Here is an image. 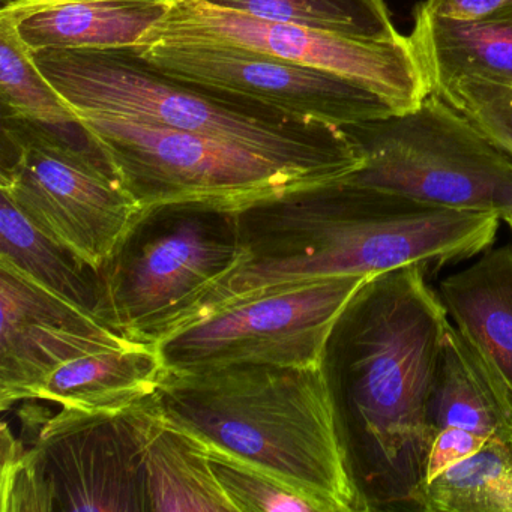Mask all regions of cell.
<instances>
[{"mask_svg": "<svg viewBox=\"0 0 512 512\" xmlns=\"http://www.w3.org/2000/svg\"><path fill=\"white\" fill-rule=\"evenodd\" d=\"M421 266L368 278L338 317L322 368L364 512L413 511L427 481L430 398L451 325Z\"/></svg>", "mask_w": 512, "mask_h": 512, "instance_id": "obj_1", "label": "cell"}, {"mask_svg": "<svg viewBox=\"0 0 512 512\" xmlns=\"http://www.w3.org/2000/svg\"><path fill=\"white\" fill-rule=\"evenodd\" d=\"M500 221L349 178L266 200L239 212L244 259L196 320L238 299L305 281L374 277L409 265L430 277L490 250Z\"/></svg>", "mask_w": 512, "mask_h": 512, "instance_id": "obj_2", "label": "cell"}, {"mask_svg": "<svg viewBox=\"0 0 512 512\" xmlns=\"http://www.w3.org/2000/svg\"><path fill=\"white\" fill-rule=\"evenodd\" d=\"M164 415L292 485L323 512H364L322 364H233L164 373Z\"/></svg>", "mask_w": 512, "mask_h": 512, "instance_id": "obj_3", "label": "cell"}, {"mask_svg": "<svg viewBox=\"0 0 512 512\" xmlns=\"http://www.w3.org/2000/svg\"><path fill=\"white\" fill-rule=\"evenodd\" d=\"M32 58L73 109L235 143L299 170L317 184L347 178L364 164L344 128L167 76L134 47L46 50Z\"/></svg>", "mask_w": 512, "mask_h": 512, "instance_id": "obj_4", "label": "cell"}, {"mask_svg": "<svg viewBox=\"0 0 512 512\" xmlns=\"http://www.w3.org/2000/svg\"><path fill=\"white\" fill-rule=\"evenodd\" d=\"M242 259L238 211L205 203L142 209L101 266L97 316L155 346L193 323Z\"/></svg>", "mask_w": 512, "mask_h": 512, "instance_id": "obj_5", "label": "cell"}, {"mask_svg": "<svg viewBox=\"0 0 512 512\" xmlns=\"http://www.w3.org/2000/svg\"><path fill=\"white\" fill-rule=\"evenodd\" d=\"M344 130L364 158L352 181L502 221L512 214V155L434 92L409 112Z\"/></svg>", "mask_w": 512, "mask_h": 512, "instance_id": "obj_6", "label": "cell"}, {"mask_svg": "<svg viewBox=\"0 0 512 512\" xmlns=\"http://www.w3.org/2000/svg\"><path fill=\"white\" fill-rule=\"evenodd\" d=\"M73 110L140 209L205 203L241 212L322 185L235 143L113 113Z\"/></svg>", "mask_w": 512, "mask_h": 512, "instance_id": "obj_7", "label": "cell"}, {"mask_svg": "<svg viewBox=\"0 0 512 512\" xmlns=\"http://www.w3.org/2000/svg\"><path fill=\"white\" fill-rule=\"evenodd\" d=\"M0 193L100 271L140 206L89 136L2 112Z\"/></svg>", "mask_w": 512, "mask_h": 512, "instance_id": "obj_8", "label": "cell"}, {"mask_svg": "<svg viewBox=\"0 0 512 512\" xmlns=\"http://www.w3.org/2000/svg\"><path fill=\"white\" fill-rule=\"evenodd\" d=\"M368 275L305 281L238 299L155 344L164 373L233 364H322L332 328Z\"/></svg>", "mask_w": 512, "mask_h": 512, "instance_id": "obj_9", "label": "cell"}, {"mask_svg": "<svg viewBox=\"0 0 512 512\" xmlns=\"http://www.w3.org/2000/svg\"><path fill=\"white\" fill-rule=\"evenodd\" d=\"M209 41L256 50L361 83L409 112L431 94L409 37L364 40L293 23L260 19L208 0H173L140 44Z\"/></svg>", "mask_w": 512, "mask_h": 512, "instance_id": "obj_10", "label": "cell"}, {"mask_svg": "<svg viewBox=\"0 0 512 512\" xmlns=\"http://www.w3.org/2000/svg\"><path fill=\"white\" fill-rule=\"evenodd\" d=\"M134 49L167 76L341 128L400 113L394 104L355 80L244 47L166 41Z\"/></svg>", "mask_w": 512, "mask_h": 512, "instance_id": "obj_11", "label": "cell"}, {"mask_svg": "<svg viewBox=\"0 0 512 512\" xmlns=\"http://www.w3.org/2000/svg\"><path fill=\"white\" fill-rule=\"evenodd\" d=\"M157 394L122 410L62 407L35 437L56 511L149 512L145 443Z\"/></svg>", "mask_w": 512, "mask_h": 512, "instance_id": "obj_12", "label": "cell"}, {"mask_svg": "<svg viewBox=\"0 0 512 512\" xmlns=\"http://www.w3.org/2000/svg\"><path fill=\"white\" fill-rule=\"evenodd\" d=\"M137 341L0 262V407L32 400L62 365Z\"/></svg>", "mask_w": 512, "mask_h": 512, "instance_id": "obj_13", "label": "cell"}, {"mask_svg": "<svg viewBox=\"0 0 512 512\" xmlns=\"http://www.w3.org/2000/svg\"><path fill=\"white\" fill-rule=\"evenodd\" d=\"M409 41L431 92L463 77L512 86V7L455 20L419 4Z\"/></svg>", "mask_w": 512, "mask_h": 512, "instance_id": "obj_14", "label": "cell"}, {"mask_svg": "<svg viewBox=\"0 0 512 512\" xmlns=\"http://www.w3.org/2000/svg\"><path fill=\"white\" fill-rule=\"evenodd\" d=\"M433 433L466 431L485 442L512 433V395L493 365L449 325L430 398Z\"/></svg>", "mask_w": 512, "mask_h": 512, "instance_id": "obj_15", "label": "cell"}, {"mask_svg": "<svg viewBox=\"0 0 512 512\" xmlns=\"http://www.w3.org/2000/svg\"><path fill=\"white\" fill-rule=\"evenodd\" d=\"M169 4L146 0H76L29 11L10 20L31 55L46 50L136 47Z\"/></svg>", "mask_w": 512, "mask_h": 512, "instance_id": "obj_16", "label": "cell"}, {"mask_svg": "<svg viewBox=\"0 0 512 512\" xmlns=\"http://www.w3.org/2000/svg\"><path fill=\"white\" fill-rule=\"evenodd\" d=\"M452 325L493 365L512 395V245L440 281Z\"/></svg>", "mask_w": 512, "mask_h": 512, "instance_id": "obj_17", "label": "cell"}, {"mask_svg": "<svg viewBox=\"0 0 512 512\" xmlns=\"http://www.w3.org/2000/svg\"><path fill=\"white\" fill-rule=\"evenodd\" d=\"M163 362L151 344L80 356L56 370L32 400L85 410H122L157 394Z\"/></svg>", "mask_w": 512, "mask_h": 512, "instance_id": "obj_18", "label": "cell"}, {"mask_svg": "<svg viewBox=\"0 0 512 512\" xmlns=\"http://www.w3.org/2000/svg\"><path fill=\"white\" fill-rule=\"evenodd\" d=\"M149 512H236L202 437L170 421L160 404L145 443Z\"/></svg>", "mask_w": 512, "mask_h": 512, "instance_id": "obj_19", "label": "cell"}, {"mask_svg": "<svg viewBox=\"0 0 512 512\" xmlns=\"http://www.w3.org/2000/svg\"><path fill=\"white\" fill-rule=\"evenodd\" d=\"M0 262L10 263L50 292L97 316L100 271L35 226L0 193Z\"/></svg>", "mask_w": 512, "mask_h": 512, "instance_id": "obj_20", "label": "cell"}, {"mask_svg": "<svg viewBox=\"0 0 512 512\" xmlns=\"http://www.w3.org/2000/svg\"><path fill=\"white\" fill-rule=\"evenodd\" d=\"M413 511L512 512V433L425 481Z\"/></svg>", "mask_w": 512, "mask_h": 512, "instance_id": "obj_21", "label": "cell"}, {"mask_svg": "<svg viewBox=\"0 0 512 512\" xmlns=\"http://www.w3.org/2000/svg\"><path fill=\"white\" fill-rule=\"evenodd\" d=\"M218 7L364 40H394L400 32L383 0H208Z\"/></svg>", "mask_w": 512, "mask_h": 512, "instance_id": "obj_22", "label": "cell"}, {"mask_svg": "<svg viewBox=\"0 0 512 512\" xmlns=\"http://www.w3.org/2000/svg\"><path fill=\"white\" fill-rule=\"evenodd\" d=\"M0 104L2 112L62 133H85L73 107L44 77L7 19H0Z\"/></svg>", "mask_w": 512, "mask_h": 512, "instance_id": "obj_23", "label": "cell"}, {"mask_svg": "<svg viewBox=\"0 0 512 512\" xmlns=\"http://www.w3.org/2000/svg\"><path fill=\"white\" fill-rule=\"evenodd\" d=\"M212 470L236 512H323L310 497L269 470L206 442Z\"/></svg>", "mask_w": 512, "mask_h": 512, "instance_id": "obj_24", "label": "cell"}, {"mask_svg": "<svg viewBox=\"0 0 512 512\" xmlns=\"http://www.w3.org/2000/svg\"><path fill=\"white\" fill-rule=\"evenodd\" d=\"M433 92L512 155V86L463 77Z\"/></svg>", "mask_w": 512, "mask_h": 512, "instance_id": "obj_25", "label": "cell"}, {"mask_svg": "<svg viewBox=\"0 0 512 512\" xmlns=\"http://www.w3.org/2000/svg\"><path fill=\"white\" fill-rule=\"evenodd\" d=\"M2 512L56 511L55 497L34 443L25 448L2 428Z\"/></svg>", "mask_w": 512, "mask_h": 512, "instance_id": "obj_26", "label": "cell"}, {"mask_svg": "<svg viewBox=\"0 0 512 512\" xmlns=\"http://www.w3.org/2000/svg\"><path fill=\"white\" fill-rule=\"evenodd\" d=\"M421 5L434 16L473 20L512 7V0H424Z\"/></svg>", "mask_w": 512, "mask_h": 512, "instance_id": "obj_27", "label": "cell"}, {"mask_svg": "<svg viewBox=\"0 0 512 512\" xmlns=\"http://www.w3.org/2000/svg\"><path fill=\"white\" fill-rule=\"evenodd\" d=\"M76 2V0H0V17H17L29 11L40 10L50 5ZM146 2H161L172 4L173 0H146Z\"/></svg>", "mask_w": 512, "mask_h": 512, "instance_id": "obj_28", "label": "cell"}, {"mask_svg": "<svg viewBox=\"0 0 512 512\" xmlns=\"http://www.w3.org/2000/svg\"><path fill=\"white\" fill-rule=\"evenodd\" d=\"M503 221H505V223L508 224L509 229H511V233H512V214L508 215V217H506L505 220H503Z\"/></svg>", "mask_w": 512, "mask_h": 512, "instance_id": "obj_29", "label": "cell"}]
</instances>
